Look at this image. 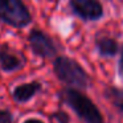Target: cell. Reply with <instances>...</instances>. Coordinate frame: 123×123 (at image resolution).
<instances>
[{
  "mask_svg": "<svg viewBox=\"0 0 123 123\" xmlns=\"http://www.w3.org/2000/svg\"><path fill=\"white\" fill-rule=\"evenodd\" d=\"M106 95L109 97V99L118 109L123 110V90H119V89H109Z\"/></svg>",
  "mask_w": 123,
  "mask_h": 123,
  "instance_id": "cell-9",
  "label": "cell"
},
{
  "mask_svg": "<svg viewBox=\"0 0 123 123\" xmlns=\"http://www.w3.org/2000/svg\"><path fill=\"white\" fill-rule=\"evenodd\" d=\"M41 90V83L37 81L33 82H28V83H21V85L16 86L12 91V98L19 103H25L28 102L33 95L38 93Z\"/></svg>",
  "mask_w": 123,
  "mask_h": 123,
  "instance_id": "cell-7",
  "label": "cell"
},
{
  "mask_svg": "<svg viewBox=\"0 0 123 123\" xmlns=\"http://www.w3.org/2000/svg\"><path fill=\"white\" fill-rule=\"evenodd\" d=\"M0 21L13 28H25L32 23V15L23 0H0Z\"/></svg>",
  "mask_w": 123,
  "mask_h": 123,
  "instance_id": "cell-3",
  "label": "cell"
},
{
  "mask_svg": "<svg viewBox=\"0 0 123 123\" xmlns=\"http://www.w3.org/2000/svg\"><path fill=\"white\" fill-rule=\"evenodd\" d=\"M97 48L102 56H114L118 52V44L112 38L102 37L97 41Z\"/></svg>",
  "mask_w": 123,
  "mask_h": 123,
  "instance_id": "cell-8",
  "label": "cell"
},
{
  "mask_svg": "<svg viewBox=\"0 0 123 123\" xmlns=\"http://www.w3.org/2000/svg\"><path fill=\"white\" fill-rule=\"evenodd\" d=\"M24 65V60L8 48V45L0 46V69L3 72H15Z\"/></svg>",
  "mask_w": 123,
  "mask_h": 123,
  "instance_id": "cell-6",
  "label": "cell"
},
{
  "mask_svg": "<svg viewBox=\"0 0 123 123\" xmlns=\"http://www.w3.org/2000/svg\"><path fill=\"white\" fill-rule=\"evenodd\" d=\"M13 115L8 110H0V123H12Z\"/></svg>",
  "mask_w": 123,
  "mask_h": 123,
  "instance_id": "cell-10",
  "label": "cell"
},
{
  "mask_svg": "<svg viewBox=\"0 0 123 123\" xmlns=\"http://www.w3.org/2000/svg\"><path fill=\"white\" fill-rule=\"evenodd\" d=\"M70 7L78 17L94 21L102 17L103 8L98 0H70Z\"/></svg>",
  "mask_w": 123,
  "mask_h": 123,
  "instance_id": "cell-5",
  "label": "cell"
},
{
  "mask_svg": "<svg viewBox=\"0 0 123 123\" xmlns=\"http://www.w3.org/2000/svg\"><path fill=\"white\" fill-rule=\"evenodd\" d=\"M54 118H57V119L60 120V123H68V120H69V118H68V115L65 114V112H62V111L57 112V114L54 115Z\"/></svg>",
  "mask_w": 123,
  "mask_h": 123,
  "instance_id": "cell-11",
  "label": "cell"
},
{
  "mask_svg": "<svg viewBox=\"0 0 123 123\" xmlns=\"http://www.w3.org/2000/svg\"><path fill=\"white\" fill-rule=\"evenodd\" d=\"M61 97L65 103L74 110L75 114L86 123H103V118L97 106L81 91L74 89H65L61 93Z\"/></svg>",
  "mask_w": 123,
  "mask_h": 123,
  "instance_id": "cell-1",
  "label": "cell"
},
{
  "mask_svg": "<svg viewBox=\"0 0 123 123\" xmlns=\"http://www.w3.org/2000/svg\"><path fill=\"white\" fill-rule=\"evenodd\" d=\"M53 69L60 81L74 86L78 89H85L89 85V77L80 64L69 57H57L54 60Z\"/></svg>",
  "mask_w": 123,
  "mask_h": 123,
  "instance_id": "cell-2",
  "label": "cell"
},
{
  "mask_svg": "<svg viewBox=\"0 0 123 123\" xmlns=\"http://www.w3.org/2000/svg\"><path fill=\"white\" fill-rule=\"evenodd\" d=\"M28 41H29L31 49L36 56L43 57V58H50L56 56L57 49L53 40L43 31L32 29L28 36Z\"/></svg>",
  "mask_w": 123,
  "mask_h": 123,
  "instance_id": "cell-4",
  "label": "cell"
},
{
  "mask_svg": "<svg viewBox=\"0 0 123 123\" xmlns=\"http://www.w3.org/2000/svg\"><path fill=\"white\" fill-rule=\"evenodd\" d=\"M120 69L123 70V49H122V56H120Z\"/></svg>",
  "mask_w": 123,
  "mask_h": 123,
  "instance_id": "cell-13",
  "label": "cell"
},
{
  "mask_svg": "<svg viewBox=\"0 0 123 123\" xmlns=\"http://www.w3.org/2000/svg\"><path fill=\"white\" fill-rule=\"evenodd\" d=\"M23 123H44L43 120L40 119H35V118H29V119H25Z\"/></svg>",
  "mask_w": 123,
  "mask_h": 123,
  "instance_id": "cell-12",
  "label": "cell"
}]
</instances>
